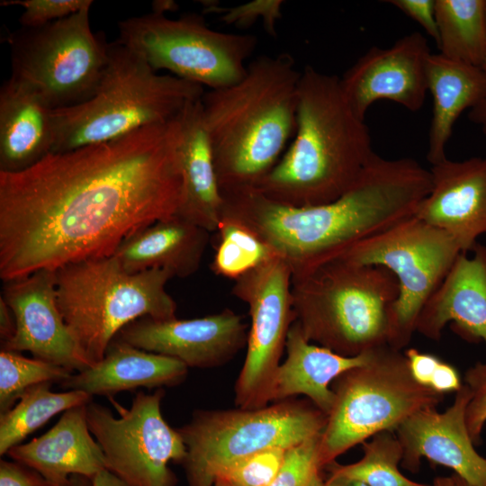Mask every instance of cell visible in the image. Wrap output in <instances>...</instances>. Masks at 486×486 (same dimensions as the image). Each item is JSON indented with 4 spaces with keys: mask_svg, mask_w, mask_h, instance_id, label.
<instances>
[{
    "mask_svg": "<svg viewBox=\"0 0 486 486\" xmlns=\"http://www.w3.org/2000/svg\"><path fill=\"white\" fill-rule=\"evenodd\" d=\"M326 486H367L359 482L351 481L339 477H331L325 481ZM428 486H468V484L464 482L456 474L451 476L437 477L434 480L433 483Z\"/></svg>",
    "mask_w": 486,
    "mask_h": 486,
    "instance_id": "obj_42",
    "label": "cell"
},
{
    "mask_svg": "<svg viewBox=\"0 0 486 486\" xmlns=\"http://www.w3.org/2000/svg\"><path fill=\"white\" fill-rule=\"evenodd\" d=\"M464 380L471 392L465 410L466 427L472 442L477 446L486 424V362H478L468 368Z\"/></svg>",
    "mask_w": 486,
    "mask_h": 486,
    "instance_id": "obj_37",
    "label": "cell"
},
{
    "mask_svg": "<svg viewBox=\"0 0 486 486\" xmlns=\"http://www.w3.org/2000/svg\"><path fill=\"white\" fill-rule=\"evenodd\" d=\"M486 0H436L439 54L471 66L486 59Z\"/></svg>",
    "mask_w": 486,
    "mask_h": 486,
    "instance_id": "obj_28",
    "label": "cell"
},
{
    "mask_svg": "<svg viewBox=\"0 0 486 486\" xmlns=\"http://www.w3.org/2000/svg\"><path fill=\"white\" fill-rule=\"evenodd\" d=\"M90 7L43 26H21L5 38L11 76L53 109L89 100L104 72L110 43L92 31Z\"/></svg>",
    "mask_w": 486,
    "mask_h": 486,
    "instance_id": "obj_10",
    "label": "cell"
},
{
    "mask_svg": "<svg viewBox=\"0 0 486 486\" xmlns=\"http://www.w3.org/2000/svg\"><path fill=\"white\" fill-rule=\"evenodd\" d=\"M320 434L286 449L281 467L269 486L310 485L321 470Z\"/></svg>",
    "mask_w": 486,
    "mask_h": 486,
    "instance_id": "obj_33",
    "label": "cell"
},
{
    "mask_svg": "<svg viewBox=\"0 0 486 486\" xmlns=\"http://www.w3.org/2000/svg\"><path fill=\"white\" fill-rule=\"evenodd\" d=\"M86 406L66 410L46 433L14 446L7 455L56 486H67L76 475L92 480L106 467L103 451L88 428Z\"/></svg>",
    "mask_w": 486,
    "mask_h": 486,
    "instance_id": "obj_21",
    "label": "cell"
},
{
    "mask_svg": "<svg viewBox=\"0 0 486 486\" xmlns=\"http://www.w3.org/2000/svg\"><path fill=\"white\" fill-rule=\"evenodd\" d=\"M0 486H56L37 471L16 461H0Z\"/></svg>",
    "mask_w": 486,
    "mask_h": 486,
    "instance_id": "obj_39",
    "label": "cell"
},
{
    "mask_svg": "<svg viewBox=\"0 0 486 486\" xmlns=\"http://www.w3.org/2000/svg\"><path fill=\"white\" fill-rule=\"evenodd\" d=\"M93 4L92 0H4L1 5L23 8L22 27H40L72 15Z\"/></svg>",
    "mask_w": 486,
    "mask_h": 486,
    "instance_id": "obj_36",
    "label": "cell"
},
{
    "mask_svg": "<svg viewBox=\"0 0 486 486\" xmlns=\"http://www.w3.org/2000/svg\"><path fill=\"white\" fill-rule=\"evenodd\" d=\"M472 256L461 253L446 278L422 308L415 332L439 340L446 324L472 343L486 346V246L477 243Z\"/></svg>",
    "mask_w": 486,
    "mask_h": 486,
    "instance_id": "obj_20",
    "label": "cell"
},
{
    "mask_svg": "<svg viewBox=\"0 0 486 486\" xmlns=\"http://www.w3.org/2000/svg\"><path fill=\"white\" fill-rule=\"evenodd\" d=\"M209 239V231L175 214L126 238L113 256L129 273L159 268L186 278L198 271Z\"/></svg>",
    "mask_w": 486,
    "mask_h": 486,
    "instance_id": "obj_26",
    "label": "cell"
},
{
    "mask_svg": "<svg viewBox=\"0 0 486 486\" xmlns=\"http://www.w3.org/2000/svg\"><path fill=\"white\" fill-rule=\"evenodd\" d=\"M461 253L450 235L412 216L356 244L339 258L382 266L396 277L399 295L391 310L388 346L401 351L422 308Z\"/></svg>",
    "mask_w": 486,
    "mask_h": 486,
    "instance_id": "obj_12",
    "label": "cell"
},
{
    "mask_svg": "<svg viewBox=\"0 0 486 486\" xmlns=\"http://www.w3.org/2000/svg\"><path fill=\"white\" fill-rule=\"evenodd\" d=\"M92 486H129L116 475L104 470L92 479Z\"/></svg>",
    "mask_w": 486,
    "mask_h": 486,
    "instance_id": "obj_45",
    "label": "cell"
},
{
    "mask_svg": "<svg viewBox=\"0 0 486 486\" xmlns=\"http://www.w3.org/2000/svg\"><path fill=\"white\" fill-rule=\"evenodd\" d=\"M428 92L433 98L427 158L431 165L446 158V145L458 117L471 110L486 92L481 67L467 65L431 53L426 68Z\"/></svg>",
    "mask_w": 486,
    "mask_h": 486,
    "instance_id": "obj_27",
    "label": "cell"
},
{
    "mask_svg": "<svg viewBox=\"0 0 486 486\" xmlns=\"http://www.w3.org/2000/svg\"><path fill=\"white\" fill-rule=\"evenodd\" d=\"M207 13L220 14V20L228 25L245 29L261 20L270 35H275V26L282 16V0H254L232 7H222L214 2L202 4Z\"/></svg>",
    "mask_w": 486,
    "mask_h": 486,
    "instance_id": "obj_35",
    "label": "cell"
},
{
    "mask_svg": "<svg viewBox=\"0 0 486 486\" xmlns=\"http://www.w3.org/2000/svg\"><path fill=\"white\" fill-rule=\"evenodd\" d=\"M430 190L429 169L415 159L374 153L354 185L331 202L295 207L249 189L222 196L221 219L252 230L298 275L414 216Z\"/></svg>",
    "mask_w": 486,
    "mask_h": 486,
    "instance_id": "obj_2",
    "label": "cell"
},
{
    "mask_svg": "<svg viewBox=\"0 0 486 486\" xmlns=\"http://www.w3.org/2000/svg\"><path fill=\"white\" fill-rule=\"evenodd\" d=\"M212 486H233V485H231L230 482H226L225 480L219 478V479H216Z\"/></svg>",
    "mask_w": 486,
    "mask_h": 486,
    "instance_id": "obj_49",
    "label": "cell"
},
{
    "mask_svg": "<svg viewBox=\"0 0 486 486\" xmlns=\"http://www.w3.org/2000/svg\"><path fill=\"white\" fill-rule=\"evenodd\" d=\"M202 86L159 75L117 40L95 94L87 101L55 109L51 153L110 141L143 127L166 122L202 99Z\"/></svg>",
    "mask_w": 486,
    "mask_h": 486,
    "instance_id": "obj_5",
    "label": "cell"
},
{
    "mask_svg": "<svg viewBox=\"0 0 486 486\" xmlns=\"http://www.w3.org/2000/svg\"><path fill=\"white\" fill-rule=\"evenodd\" d=\"M182 196L176 215L207 231L218 230L224 201L206 134L202 99L178 114Z\"/></svg>",
    "mask_w": 486,
    "mask_h": 486,
    "instance_id": "obj_24",
    "label": "cell"
},
{
    "mask_svg": "<svg viewBox=\"0 0 486 486\" xmlns=\"http://www.w3.org/2000/svg\"><path fill=\"white\" fill-rule=\"evenodd\" d=\"M217 232L219 241L211 263L217 275L236 281L277 256L256 234L238 222L221 219Z\"/></svg>",
    "mask_w": 486,
    "mask_h": 486,
    "instance_id": "obj_31",
    "label": "cell"
},
{
    "mask_svg": "<svg viewBox=\"0 0 486 486\" xmlns=\"http://www.w3.org/2000/svg\"><path fill=\"white\" fill-rule=\"evenodd\" d=\"M176 8V4L173 1H155L152 4V12L165 14L166 11Z\"/></svg>",
    "mask_w": 486,
    "mask_h": 486,
    "instance_id": "obj_46",
    "label": "cell"
},
{
    "mask_svg": "<svg viewBox=\"0 0 486 486\" xmlns=\"http://www.w3.org/2000/svg\"><path fill=\"white\" fill-rule=\"evenodd\" d=\"M374 153L369 128L347 103L340 77L306 66L293 140L254 189L290 206L328 203L354 185Z\"/></svg>",
    "mask_w": 486,
    "mask_h": 486,
    "instance_id": "obj_4",
    "label": "cell"
},
{
    "mask_svg": "<svg viewBox=\"0 0 486 486\" xmlns=\"http://www.w3.org/2000/svg\"><path fill=\"white\" fill-rule=\"evenodd\" d=\"M363 457L352 464L336 461L325 468L331 477L359 482L367 486H428L405 477L399 470L403 451L394 431H383L363 444Z\"/></svg>",
    "mask_w": 486,
    "mask_h": 486,
    "instance_id": "obj_30",
    "label": "cell"
},
{
    "mask_svg": "<svg viewBox=\"0 0 486 486\" xmlns=\"http://www.w3.org/2000/svg\"><path fill=\"white\" fill-rule=\"evenodd\" d=\"M15 332L14 313L6 302L0 297V338L1 344L12 338Z\"/></svg>",
    "mask_w": 486,
    "mask_h": 486,
    "instance_id": "obj_43",
    "label": "cell"
},
{
    "mask_svg": "<svg viewBox=\"0 0 486 486\" xmlns=\"http://www.w3.org/2000/svg\"><path fill=\"white\" fill-rule=\"evenodd\" d=\"M387 3L418 22L436 42L438 32L436 20V0H390Z\"/></svg>",
    "mask_w": 486,
    "mask_h": 486,
    "instance_id": "obj_38",
    "label": "cell"
},
{
    "mask_svg": "<svg viewBox=\"0 0 486 486\" xmlns=\"http://www.w3.org/2000/svg\"><path fill=\"white\" fill-rule=\"evenodd\" d=\"M431 190L414 216L450 235L463 253L486 235V158L431 165Z\"/></svg>",
    "mask_w": 486,
    "mask_h": 486,
    "instance_id": "obj_19",
    "label": "cell"
},
{
    "mask_svg": "<svg viewBox=\"0 0 486 486\" xmlns=\"http://www.w3.org/2000/svg\"><path fill=\"white\" fill-rule=\"evenodd\" d=\"M187 373L188 367L177 359L114 338L101 361L72 374L60 386L92 397L111 398L118 392L140 387L176 386L185 380Z\"/></svg>",
    "mask_w": 486,
    "mask_h": 486,
    "instance_id": "obj_23",
    "label": "cell"
},
{
    "mask_svg": "<svg viewBox=\"0 0 486 486\" xmlns=\"http://www.w3.org/2000/svg\"><path fill=\"white\" fill-rule=\"evenodd\" d=\"M54 110L37 92L10 76L0 88V172L22 171L51 153Z\"/></svg>",
    "mask_w": 486,
    "mask_h": 486,
    "instance_id": "obj_22",
    "label": "cell"
},
{
    "mask_svg": "<svg viewBox=\"0 0 486 486\" xmlns=\"http://www.w3.org/2000/svg\"><path fill=\"white\" fill-rule=\"evenodd\" d=\"M115 338L138 348L179 360L188 368H213L247 346V325L230 309L191 320L138 319Z\"/></svg>",
    "mask_w": 486,
    "mask_h": 486,
    "instance_id": "obj_17",
    "label": "cell"
},
{
    "mask_svg": "<svg viewBox=\"0 0 486 486\" xmlns=\"http://www.w3.org/2000/svg\"><path fill=\"white\" fill-rule=\"evenodd\" d=\"M118 27L116 40L155 71L166 69L209 89L241 80L247 73L246 61L257 45L256 36L212 30L195 14L171 19L152 12L124 19Z\"/></svg>",
    "mask_w": 486,
    "mask_h": 486,
    "instance_id": "obj_11",
    "label": "cell"
},
{
    "mask_svg": "<svg viewBox=\"0 0 486 486\" xmlns=\"http://www.w3.org/2000/svg\"><path fill=\"white\" fill-rule=\"evenodd\" d=\"M1 298L12 310L15 332L4 350L30 352L33 357L80 372L93 364L65 322L57 302L55 271L41 269L4 282Z\"/></svg>",
    "mask_w": 486,
    "mask_h": 486,
    "instance_id": "obj_15",
    "label": "cell"
},
{
    "mask_svg": "<svg viewBox=\"0 0 486 486\" xmlns=\"http://www.w3.org/2000/svg\"><path fill=\"white\" fill-rule=\"evenodd\" d=\"M73 372L38 359L28 358L19 352L0 351V414L12 409L29 388L43 382L59 384Z\"/></svg>",
    "mask_w": 486,
    "mask_h": 486,
    "instance_id": "obj_32",
    "label": "cell"
},
{
    "mask_svg": "<svg viewBox=\"0 0 486 486\" xmlns=\"http://www.w3.org/2000/svg\"><path fill=\"white\" fill-rule=\"evenodd\" d=\"M374 350L355 356L338 355L310 342L293 321L285 343L286 358L274 380L271 402L305 395L327 416L334 400L330 383L344 372L367 363Z\"/></svg>",
    "mask_w": 486,
    "mask_h": 486,
    "instance_id": "obj_25",
    "label": "cell"
},
{
    "mask_svg": "<svg viewBox=\"0 0 486 486\" xmlns=\"http://www.w3.org/2000/svg\"><path fill=\"white\" fill-rule=\"evenodd\" d=\"M469 388L456 392L445 411L428 408L418 411L395 431L402 446L401 465L417 472L424 457L454 472L468 486H486V457L475 450L465 421Z\"/></svg>",
    "mask_w": 486,
    "mask_h": 486,
    "instance_id": "obj_18",
    "label": "cell"
},
{
    "mask_svg": "<svg viewBox=\"0 0 486 486\" xmlns=\"http://www.w3.org/2000/svg\"><path fill=\"white\" fill-rule=\"evenodd\" d=\"M51 384L27 389L12 409L0 414V455L7 454L55 415L92 401V396L80 391L52 392Z\"/></svg>",
    "mask_w": 486,
    "mask_h": 486,
    "instance_id": "obj_29",
    "label": "cell"
},
{
    "mask_svg": "<svg viewBox=\"0 0 486 486\" xmlns=\"http://www.w3.org/2000/svg\"><path fill=\"white\" fill-rule=\"evenodd\" d=\"M177 116L0 172L3 282L112 256L131 235L175 215L183 184Z\"/></svg>",
    "mask_w": 486,
    "mask_h": 486,
    "instance_id": "obj_1",
    "label": "cell"
},
{
    "mask_svg": "<svg viewBox=\"0 0 486 486\" xmlns=\"http://www.w3.org/2000/svg\"><path fill=\"white\" fill-rule=\"evenodd\" d=\"M67 486H92V480L83 476H72Z\"/></svg>",
    "mask_w": 486,
    "mask_h": 486,
    "instance_id": "obj_47",
    "label": "cell"
},
{
    "mask_svg": "<svg viewBox=\"0 0 486 486\" xmlns=\"http://www.w3.org/2000/svg\"><path fill=\"white\" fill-rule=\"evenodd\" d=\"M301 72L287 53L261 56L231 86L202 97L221 195L254 189L274 167L297 125Z\"/></svg>",
    "mask_w": 486,
    "mask_h": 486,
    "instance_id": "obj_3",
    "label": "cell"
},
{
    "mask_svg": "<svg viewBox=\"0 0 486 486\" xmlns=\"http://www.w3.org/2000/svg\"><path fill=\"white\" fill-rule=\"evenodd\" d=\"M462 386L463 382L455 367L441 361L432 376L429 388L445 394L451 392H456Z\"/></svg>",
    "mask_w": 486,
    "mask_h": 486,
    "instance_id": "obj_41",
    "label": "cell"
},
{
    "mask_svg": "<svg viewBox=\"0 0 486 486\" xmlns=\"http://www.w3.org/2000/svg\"><path fill=\"white\" fill-rule=\"evenodd\" d=\"M334 400L320 434L321 469L358 444L383 431H396L419 410L436 408L444 395L418 383L400 350L383 346L331 385Z\"/></svg>",
    "mask_w": 486,
    "mask_h": 486,
    "instance_id": "obj_8",
    "label": "cell"
},
{
    "mask_svg": "<svg viewBox=\"0 0 486 486\" xmlns=\"http://www.w3.org/2000/svg\"><path fill=\"white\" fill-rule=\"evenodd\" d=\"M485 14H486V4H485Z\"/></svg>",
    "mask_w": 486,
    "mask_h": 486,
    "instance_id": "obj_50",
    "label": "cell"
},
{
    "mask_svg": "<svg viewBox=\"0 0 486 486\" xmlns=\"http://www.w3.org/2000/svg\"><path fill=\"white\" fill-rule=\"evenodd\" d=\"M404 356L414 380L423 386L429 387L432 376L442 360L432 354L420 352L416 348L407 349Z\"/></svg>",
    "mask_w": 486,
    "mask_h": 486,
    "instance_id": "obj_40",
    "label": "cell"
},
{
    "mask_svg": "<svg viewBox=\"0 0 486 486\" xmlns=\"http://www.w3.org/2000/svg\"><path fill=\"white\" fill-rule=\"evenodd\" d=\"M430 54L428 40L417 32L388 48H370L340 77L347 103L364 120L369 107L379 100L418 112L428 93L426 68Z\"/></svg>",
    "mask_w": 486,
    "mask_h": 486,
    "instance_id": "obj_16",
    "label": "cell"
},
{
    "mask_svg": "<svg viewBox=\"0 0 486 486\" xmlns=\"http://www.w3.org/2000/svg\"><path fill=\"white\" fill-rule=\"evenodd\" d=\"M285 451V448L272 447L257 452L233 464L217 479L233 486H269L281 467Z\"/></svg>",
    "mask_w": 486,
    "mask_h": 486,
    "instance_id": "obj_34",
    "label": "cell"
},
{
    "mask_svg": "<svg viewBox=\"0 0 486 486\" xmlns=\"http://www.w3.org/2000/svg\"><path fill=\"white\" fill-rule=\"evenodd\" d=\"M55 274L58 309L93 364L130 322L176 318L177 305L166 290L174 275L166 269L129 273L112 255L70 263Z\"/></svg>",
    "mask_w": 486,
    "mask_h": 486,
    "instance_id": "obj_7",
    "label": "cell"
},
{
    "mask_svg": "<svg viewBox=\"0 0 486 486\" xmlns=\"http://www.w3.org/2000/svg\"><path fill=\"white\" fill-rule=\"evenodd\" d=\"M327 416L311 402L284 400L259 409L195 410L178 428L186 446L188 486H212L233 464L272 447L320 435Z\"/></svg>",
    "mask_w": 486,
    "mask_h": 486,
    "instance_id": "obj_9",
    "label": "cell"
},
{
    "mask_svg": "<svg viewBox=\"0 0 486 486\" xmlns=\"http://www.w3.org/2000/svg\"><path fill=\"white\" fill-rule=\"evenodd\" d=\"M310 486H326L325 481L322 480L320 473L313 479Z\"/></svg>",
    "mask_w": 486,
    "mask_h": 486,
    "instance_id": "obj_48",
    "label": "cell"
},
{
    "mask_svg": "<svg viewBox=\"0 0 486 486\" xmlns=\"http://www.w3.org/2000/svg\"><path fill=\"white\" fill-rule=\"evenodd\" d=\"M486 76V59L481 67ZM469 120L478 125L484 135H486V92L480 102L469 110Z\"/></svg>",
    "mask_w": 486,
    "mask_h": 486,
    "instance_id": "obj_44",
    "label": "cell"
},
{
    "mask_svg": "<svg viewBox=\"0 0 486 486\" xmlns=\"http://www.w3.org/2000/svg\"><path fill=\"white\" fill-rule=\"evenodd\" d=\"M291 285V268L274 256L237 279L231 289L248 306L251 319L246 357L234 387L238 408L259 409L271 401L274 380L295 320Z\"/></svg>",
    "mask_w": 486,
    "mask_h": 486,
    "instance_id": "obj_14",
    "label": "cell"
},
{
    "mask_svg": "<svg viewBox=\"0 0 486 486\" xmlns=\"http://www.w3.org/2000/svg\"><path fill=\"white\" fill-rule=\"evenodd\" d=\"M163 389L139 392L129 408L109 398L118 416L93 400L86 406L89 430L100 446L106 470L129 486H176L171 462L182 464L186 446L163 418Z\"/></svg>",
    "mask_w": 486,
    "mask_h": 486,
    "instance_id": "obj_13",
    "label": "cell"
},
{
    "mask_svg": "<svg viewBox=\"0 0 486 486\" xmlns=\"http://www.w3.org/2000/svg\"><path fill=\"white\" fill-rule=\"evenodd\" d=\"M294 321L311 343L344 356L388 345L399 284L388 269L342 258L292 275Z\"/></svg>",
    "mask_w": 486,
    "mask_h": 486,
    "instance_id": "obj_6",
    "label": "cell"
}]
</instances>
